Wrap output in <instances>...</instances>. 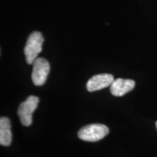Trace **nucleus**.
I'll return each instance as SVG.
<instances>
[{
  "mask_svg": "<svg viewBox=\"0 0 157 157\" xmlns=\"http://www.w3.org/2000/svg\"><path fill=\"white\" fill-rule=\"evenodd\" d=\"M44 38L39 31H34L29 35L24 48L25 61L28 64H33L42 50Z\"/></svg>",
  "mask_w": 157,
  "mask_h": 157,
  "instance_id": "1",
  "label": "nucleus"
},
{
  "mask_svg": "<svg viewBox=\"0 0 157 157\" xmlns=\"http://www.w3.org/2000/svg\"><path fill=\"white\" fill-rule=\"evenodd\" d=\"M109 129L103 124H90L79 129L78 138L87 142H97L109 134Z\"/></svg>",
  "mask_w": 157,
  "mask_h": 157,
  "instance_id": "2",
  "label": "nucleus"
},
{
  "mask_svg": "<svg viewBox=\"0 0 157 157\" xmlns=\"http://www.w3.org/2000/svg\"><path fill=\"white\" fill-rule=\"evenodd\" d=\"M39 99L38 97L34 95L29 96L25 101L20 104L17 114L19 116L20 121L23 126L28 127L32 124V115L38 106Z\"/></svg>",
  "mask_w": 157,
  "mask_h": 157,
  "instance_id": "3",
  "label": "nucleus"
},
{
  "mask_svg": "<svg viewBox=\"0 0 157 157\" xmlns=\"http://www.w3.org/2000/svg\"><path fill=\"white\" fill-rule=\"evenodd\" d=\"M50 66L46 59L37 58L33 63L31 79L36 86H42L45 83L49 73Z\"/></svg>",
  "mask_w": 157,
  "mask_h": 157,
  "instance_id": "4",
  "label": "nucleus"
},
{
  "mask_svg": "<svg viewBox=\"0 0 157 157\" xmlns=\"http://www.w3.org/2000/svg\"><path fill=\"white\" fill-rule=\"evenodd\" d=\"M114 81L113 76L109 74H102L93 76L88 80L87 89L89 92H95L111 86Z\"/></svg>",
  "mask_w": 157,
  "mask_h": 157,
  "instance_id": "5",
  "label": "nucleus"
},
{
  "mask_svg": "<svg viewBox=\"0 0 157 157\" xmlns=\"http://www.w3.org/2000/svg\"><path fill=\"white\" fill-rule=\"evenodd\" d=\"M135 86L134 80L129 78H119L115 79L111 84L110 92L113 95L121 97L132 91Z\"/></svg>",
  "mask_w": 157,
  "mask_h": 157,
  "instance_id": "6",
  "label": "nucleus"
},
{
  "mask_svg": "<svg viewBox=\"0 0 157 157\" xmlns=\"http://www.w3.org/2000/svg\"><path fill=\"white\" fill-rule=\"evenodd\" d=\"M12 142V132L10 121L7 117L0 119V144L9 146Z\"/></svg>",
  "mask_w": 157,
  "mask_h": 157,
  "instance_id": "7",
  "label": "nucleus"
},
{
  "mask_svg": "<svg viewBox=\"0 0 157 157\" xmlns=\"http://www.w3.org/2000/svg\"><path fill=\"white\" fill-rule=\"evenodd\" d=\"M156 129H157V121L156 122Z\"/></svg>",
  "mask_w": 157,
  "mask_h": 157,
  "instance_id": "8",
  "label": "nucleus"
}]
</instances>
